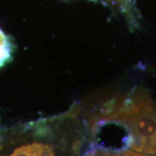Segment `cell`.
I'll list each match as a JSON object with an SVG mask.
<instances>
[{"label": "cell", "instance_id": "1", "mask_svg": "<svg viewBox=\"0 0 156 156\" xmlns=\"http://www.w3.org/2000/svg\"><path fill=\"white\" fill-rule=\"evenodd\" d=\"M103 117L122 121L129 133V148L156 155V104L146 90L134 89L114 110Z\"/></svg>", "mask_w": 156, "mask_h": 156}, {"label": "cell", "instance_id": "2", "mask_svg": "<svg viewBox=\"0 0 156 156\" xmlns=\"http://www.w3.org/2000/svg\"><path fill=\"white\" fill-rule=\"evenodd\" d=\"M54 154L53 147L48 145L34 142L22 146L15 151L14 155H51Z\"/></svg>", "mask_w": 156, "mask_h": 156}, {"label": "cell", "instance_id": "3", "mask_svg": "<svg viewBox=\"0 0 156 156\" xmlns=\"http://www.w3.org/2000/svg\"><path fill=\"white\" fill-rule=\"evenodd\" d=\"M12 54V45L10 39L0 29V68L10 61Z\"/></svg>", "mask_w": 156, "mask_h": 156}]
</instances>
